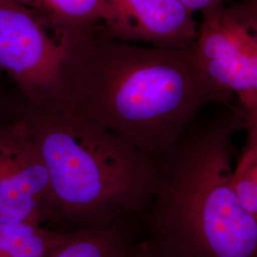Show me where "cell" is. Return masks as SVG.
<instances>
[{"mask_svg":"<svg viewBox=\"0 0 257 257\" xmlns=\"http://www.w3.org/2000/svg\"><path fill=\"white\" fill-rule=\"evenodd\" d=\"M68 81L71 112L159 163L202 110L232 100L204 74L193 46L128 43L110 37L104 27L77 37Z\"/></svg>","mask_w":257,"mask_h":257,"instance_id":"obj_1","label":"cell"},{"mask_svg":"<svg viewBox=\"0 0 257 257\" xmlns=\"http://www.w3.org/2000/svg\"><path fill=\"white\" fill-rule=\"evenodd\" d=\"M193 120L160 164L153 240L175 257H257V220L233 187L232 139L246 113L220 104Z\"/></svg>","mask_w":257,"mask_h":257,"instance_id":"obj_2","label":"cell"},{"mask_svg":"<svg viewBox=\"0 0 257 257\" xmlns=\"http://www.w3.org/2000/svg\"><path fill=\"white\" fill-rule=\"evenodd\" d=\"M22 117L50 175L55 217L81 230L126 221L150 206L161 163L71 111L28 104Z\"/></svg>","mask_w":257,"mask_h":257,"instance_id":"obj_3","label":"cell"},{"mask_svg":"<svg viewBox=\"0 0 257 257\" xmlns=\"http://www.w3.org/2000/svg\"><path fill=\"white\" fill-rule=\"evenodd\" d=\"M83 30L56 26L15 0H0V71L31 106L71 111L68 61Z\"/></svg>","mask_w":257,"mask_h":257,"instance_id":"obj_4","label":"cell"},{"mask_svg":"<svg viewBox=\"0 0 257 257\" xmlns=\"http://www.w3.org/2000/svg\"><path fill=\"white\" fill-rule=\"evenodd\" d=\"M204 74L237 97L247 110L257 104V3L244 0L202 15L193 45Z\"/></svg>","mask_w":257,"mask_h":257,"instance_id":"obj_5","label":"cell"},{"mask_svg":"<svg viewBox=\"0 0 257 257\" xmlns=\"http://www.w3.org/2000/svg\"><path fill=\"white\" fill-rule=\"evenodd\" d=\"M54 217L50 175L26 120L0 123V223Z\"/></svg>","mask_w":257,"mask_h":257,"instance_id":"obj_6","label":"cell"},{"mask_svg":"<svg viewBox=\"0 0 257 257\" xmlns=\"http://www.w3.org/2000/svg\"><path fill=\"white\" fill-rule=\"evenodd\" d=\"M105 26L113 38L161 48L193 46L198 28L193 14L178 0H108Z\"/></svg>","mask_w":257,"mask_h":257,"instance_id":"obj_7","label":"cell"},{"mask_svg":"<svg viewBox=\"0 0 257 257\" xmlns=\"http://www.w3.org/2000/svg\"><path fill=\"white\" fill-rule=\"evenodd\" d=\"M135 246L126 230V221H123L70 230L67 239L48 257H131Z\"/></svg>","mask_w":257,"mask_h":257,"instance_id":"obj_8","label":"cell"},{"mask_svg":"<svg viewBox=\"0 0 257 257\" xmlns=\"http://www.w3.org/2000/svg\"><path fill=\"white\" fill-rule=\"evenodd\" d=\"M56 26L71 29L104 27L110 17L108 0H15Z\"/></svg>","mask_w":257,"mask_h":257,"instance_id":"obj_9","label":"cell"},{"mask_svg":"<svg viewBox=\"0 0 257 257\" xmlns=\"http://www.w3.org/2000/svg\"><path fill=\"white\" fill-rule=\"evenodd\" d=\"M70 234L33 222L0 223V257H48Z\"/></svg>","mask_w":257,"mask_h":257,"instance_id":"obj_10","label":"cell"},{"mask_svg":"<svg viewBox=\"0 0 257 257\" xmlns=\"http://www.w3.org/2000/svg\"><path fill=\"white\" fill-rule=\"evenodd\" d=\"M233 187L240 202L257 220V149L243 150L233 170Z\"/></svg>","mask_w":257,"mask_h":257,"instance_id":"obj_11","label":"cell"},{"mask_svg":"<svg viewBox=\"0 0 257 257\" xmlns=\"http://www.w3.org/2000/svg\"><path fill=\"white\" fill-rule=\"evenodd\" d=\"M245 128L247 131L246 145L244 150L257 149V104L245 110Z\"/></svg>","mask_w":257,"mask_h":257,"instance_id":"obj_12","label":"cell"},{"mask_svg":"<svg viewBox=\"0 0 257 257\" xmlns=\"http://www.w3.org/2000/svg\"><path fill=\"white\" fill-rule=\"evenodd\" d=\"M131 257H175L160 248L153 240L136 244Z\"/></svg>","mask_w":257,"mask_h":257,"instance_id":"obj_13","label":"cell"},{"mask_svg":"<svg viewBox=\"0 0 257 257\" xmlns=\"http://www.w3.org/2000/svg\"><path fill=\"white\" fill-rule=\"evenodd\" d=\"M192 14L200 12L202 15L223 5V0H178Z\"/></svg>","mask_w":257,"mask_h":257,"instance_id":"obj_14","label":"cell"},{"mask_svg":"<svg viewBox=\"0 0 257 257\" xmlns=\"http://www.w3.org/2000/svg\"><path fill=\"white\" fill-rule=\"evenodd\" d=\"M0 123H2V120H1V114H0Z\"/></svg>","mask_w":257,"mask_h":257,"instance_id":"obj_15","label":"cell"},{"mask_svg":"<svg viewBox=\"0 0 257 257\" xmlns=\"http://www.w3.org/2000/svg\"><path fill=\"white\" fill-rule=\"evenodd\" d=\"M253 1H255V2L257 3V0H253Z\"/></svg>","mask_w":257,"mask_h":257,"instance_id":"obj_16","label":"cell"}]
</instances>
